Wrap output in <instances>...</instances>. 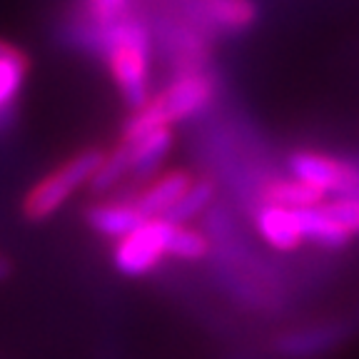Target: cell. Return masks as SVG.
I'll list each match as a JSON object with an SVG mask.
<instances>
[{"mask_svg":"<svg viewBox=\"0 0 359 359\" xmlns=\"http://www.w3.org/2000/svg\"><path fill=\"white\" fill-rule=\"evenodd\" d=\"M215 97V80L205 73H185L168 85L157 97H147L145 105L135 110L123 130V142L145 137L147 133L170 128L172 123L187 120L210 105Z\"/></svg>","mask_w":359,"mask_h":359,"instance_id":"6da1fadb","label":"cell"},{"mask_svg":"<svg viewBox=\"0 0 359 359\" xmlns=\"http://www.w3.org/2000/svg\"><path fill=\"white\" fill-rule=\"evenodd\" d=\"M105 57L110 75L125 100L140 107L147 102L150 85V50L145 30L133 20H118L105 30Z\"/></svg>","mask_w":359,"mask_h":359,"instance_id":"7a4b0ae2","label":"cell"},{"mask_svg":"<svg viewBox=\"0 0 359 359\" xmlns=\"http://www.w3.org/2000/svg\"><path fill=\"white\" fill-rule=\"evenodd\" d=\"M102 157L105 155L100 150H83L75 157H70L65 165L53 170L50 175H45L22 200L25 217L38 222V219H45L53 212H57L73 197V192H78L80 187L88 185L90 180L95 177Z\"/></svg>","mask_w":359,"mask_h":359,"instance_id":"3957f363","label":"cell"},{"mask_svg":"<svg viewBox=\"0 0 359 359\" xmlns=\"http://www.w3.org/2000/svg\"><path fill=\"white\" fill-rule=\"evenodd\" d=\"M175 222L168 217H147L140 227H135L115 245V267L130 277L145 275L160 264L165 255H170V240H172Z\"/></svg>","mask_w":359,"mask_h":359,"instance_id":"277c9868","label":"cell"},{"mask_svg":"<svg viewBox=\"0 0 359 359\" xmlns=\"http://www.w3.org/2000/svg\"><path fill=\"white\" fill-rule=\"evenodd\" d=\"M290 170L299 182L320 190L322 195H352L354 190H359V170L322 152H294L290 157Z\"/></svg>","mask_w":359,"mask_h":359,"instance_id":"5b68a950","label":"cell"},{"mask_svg":"<svg viewBox=\"0 0 359 359\" xmlns=\"http://www.w3.org/2000/svg\"><path fill=\"white\" fill-rule=\"evenodd\" d=\"M192 185V175L185 170H170L152 180L150 185L135 197V205L145 217H165L177 205V200Z\"/></svg>","mask_w":359,"mask_h":359,"instance_id":"8992f818","label":"cell"},{"mask_svg":"<svg viewBox=\"0 0 359 359\" xmlns=\"http://www.w3.org/2000/svg\"><path fill=\"white\" fill-rule=\"evenodd\" d=\"M257 230L264 237V242L277 250H297L304 242L302 230H299V219H297V210L290 208H280V205H264L259 208L257 217Z\"/></svg>","mask_w":359,"mask_h":359,"instance_id":"52a82bcc","label":"cell"},{"mask_svg":"<svg viewBox=\"0 0 359 359\" xmlns=\"http://www.w3.org/2000/svg\"><path fill=\"white\" fill-rule=\"evenodd\" d=\"M145 215L137 210L135 202H105V205H95L88 210V224L95 232L107 237H125L133 232L135 227H140L145 222Z\"/></svg>","mask_w":359,"mask_h":359,"instance_id":"ba28073f","label":"cell"},{"mask_svg":"<svg viewBox=\"0 0 359 359\" xmlns=\"http://www.w3.org/2000/svg\"><path fill=\"white\" fill-rule=\"evenodd\" d=\"M170 145H172V133H170V128L147 133L140 140L120 142V147H123L125 155H128L130 172H137V175L152 172L157 165L163 163V157L168 155Z\"/></svg>","mask_w":359,"mask_h":359,"instance_id":"9c48e42d","label":"cell"},{"mask_svg":"<svg viewBox=\"0 0 359 359\" xmlns=\"http://www.w3.org/2000/svg\"><path fill=\"white\" fill-rule=\"evenodd\" d=\"M325 195L314 187L294 180H272L269 185H264L262 190V202L264 205H280V208L290 210H307V208H320Z\"/></svg>","mask_w":359,"mask_h":359,"instance_id":"30bf717a","label":"cell"},{"mask_svg":"<svg viewBox=\"0 0 359 359\" xmlns=\"http://www.w3.org/2000/svg\"><path fill=\"white\" fill-rule=\"evenodd\" d=\"M297 219H299V230L302 237L314 245L322 247H342L349 242V232L344 227L334 222L330 215L320 208H307V210H297Z\"/></svg>","mask_w":359,"mask_h":359,"instance_id":"8fae6325","label":"cell"},{"mask_svg":"<svg viewBox=\"0 0 359 359\" xmlns=\"http://www.w3.org/2000/svg\"><path fill=\"white\" fill-rule=\"evenodd\" d=\"M25 73H28V60L18 48L0 53V118L15 102L22 83H25Z\"/></svg>","mask_w":359,"mask_h":359,"instance_id":"7c38bea8","label":"cell"},{"mask_svg":"<svg viewBox=\"0 0 359 359\" xmlns=\"http://www.w3.org/2000/svg\"><path fill=\"white\" fill-rule=\"evenodd\" d=\"M205 13L222 30H245L257 18L252 0H205Z\"/></svg>","mask_w":359,"mask_h":359,"instance_id":"4fadbf2b","label":"cell"},{"mask_svg":"<svg viewBox=\"0 0 359 359\" xmlns=\"http://www.w3.org/2000/svg\"><path fill=\"white\" fill-rule=\"evenodd\" d=\"M215 197V182L212 180H192V185L187 187V192L177 200V205H175L172 210H170L165 217L170 219V222L175 224H185L190 222L192 217H197V215L202 212V210L208 208L210 200Z\"/></svg>","mask_w":359,"mask_h":359,"instance_id":"5bb4252c","label":"cell"},{"mask_svg":"<svg viewBox=\"0 0 359 359\" xmlns=\"http://www.w3.org/2000/svg\"><path fill=\"white\" fill-rule=\"evenodd\" d=\"M208 250H210V242L200 230H192L187 224H175L172 240H170V257L195 262V259L205 257Z\"/></svg>","mask_w":359,"mask_h":359,"instance_id":"9a60e30c","label":"cell"},{"mask_svg":"<svg viewBox=\"0 0 359 359\" xmlns=\"http://www.w3.org/2000/svg\"><path fill=\"white\" fill-rule=\"evenodd\" d=\"M339 332L334 327H327V330H309V332H299V334L290 337L282 342V352L297 357V354H314L320 349L330 347L332 342L337 339Z\"/></svg>","mask_w":359,"mask_h":359,"instance_id":"2e32d148","label":"cell"},{"mask_svg":"<svg viewBox=\"0 0 359 359\" xmlns=\"http://www.w3.org/2000/svg\"><path fill=\"white\" fill-rule=\"evenodd\" d=\"M322 210L334 219L339 227L354 235L359 232V197H352V195H344L342 200H334V202H322Z\"/></svg>","mask_w":359,"mask_h":359,"instance_id":"e0dca14e","label":"cell"},{"mask_svg":"<svg viewBox=\"0 0 359 359\" xmlns=\"http://www.w3.org/2000/svg\"><path fill=\"white\" fill-rule=\"evenodd\" d=\"M130 0H85V8H88L90 20L100 22V25H112L118 22L120 15L125 13Z\"/></svg>","mask_w":359,"mask_h":359,"instance_id":"ac0fdd59","label":"cell"},{"mask_svg":"<svg viewBox=\"0 0 359 359\" xmlns=\"http://www.w3.org/2000/svg\"><path fill=\"white\" fill-rule=\"evenodd\" d=\"M8 272H11V264H8L6 257H0V280H3V277H6Z\"/></svg>","mask_w":359,"mask_h":359,"instance_id":"d6986e66","label":"cell"},{"mask_svg":"<svg viewBox=\"0 0 359 359\" xmlns=\"http://www.w3.org/2000/svg\"><path fill=\"white\" fill-rule=\"evenodd\" d=\"M13 45L11 43H6V40H0V53H6V50H11Z\"/></svg>","mask_w":359,"mask_h":359,"instance_id":"ffe728a7","label":"cell"}]
</instances>
